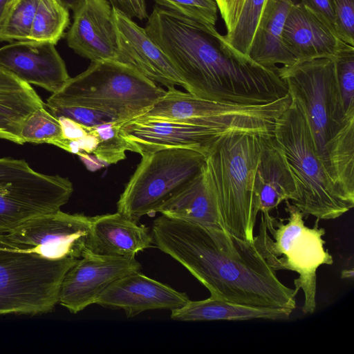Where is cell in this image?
<instances>
[{
    "label": "cell",
    "instance_id": "cell-1",
    "mask_svg": "<svg viewBox=\"0 0 354 354\" xmlns=\"http://www.w3.org/2000/svg\"><path fill=\"white\" fill-rule=\"evenodd\" d=\"M145 30L168 58L191 94L222 103L259 105L285 97L274 68L235 49L215 26L156 5Z\"/></svg>",
    "mask_w": 354,
    "mask_h": 354
},
{
    "label": "cell",
    "instance_id": "cell-2",
    "mask_svg": "<svg viewBox=\"0 0 354 354\" xmlns=\"http://www.w3.org/2000/svg\"><path fill=\"white\" fill-rule=\"evenodd\" d=\"M153 243L183 265L210 297L257 308H296L298 290L284 285L253 241L227 231L162 215L154 220Z\"/></svg>",
    "mask_w": 354,
    "mask_h": 354
},
{
    "label": "cell",
    "instance_id": "cell-3",
    "mask_svg": "<svg viewBox=\"0 0 354 354\" xmlns=\"http://www.w3.org/2000/svg\"><path fill=\"white\" fill-rule=\"evenodd\" d=\"M277 71L305 116L327 173L354 201V115L344 112L333 59L296 62Z\"/></svg>",
    "mask_w": 354,
    "mask_h": 354
},
{
    "label": "cell",
    "instance_id": "cell-4",
    "mask_svg": "<svg viewBox=\"0 0 354 354\" xmlns=\"http://www.w3.org/2000/svg\"><path fill=\"white\" fill-rule=\"evenodd\" d=\"M266 136L229 131L216 141L205 160L207 177L227 232L250 241H253L259 212L254 178Z\"/></svg>",
    "mask_w": 354,
    "mask_h": 354
},
{
    "label": "cell",
    "instance_id": "cell-5",
    "mask_svg": "<svg viewBox=\"0 0 354 354\" xmlns=\"http://www.w3.org/2000/svg\"><path fill=\"white\" fill-rule=\"evenodd\" d=\"M166 91L116 61L91 62L48 98L46 106H80L104 111L122 124L147 111Z\"/></svg>",
    "mask_w": 354,
    "mask_h": 354
},
{
    "label": "cell",
    "instance_id": "cell-6",
    "mask_svg": "<svg viewBox=\"0 0 354 354\" xmlns=\"http://www.w3.org/2000/svg\"><path fill=\"white\" fill-rule=\"evenodd\" d=\"M273 133L296 179L298 196L292 205L304 217L334 219L353 207L354 201L327 173L317 153L305 116L295 100L277 120Z\"/></svg>",
    "mask_w": 354,
    "mask_h": 354
},
{
    "label": "cell",
    "instance_id": "cell-7",
    "mask_svg": "<svg viewBox=\"0 0 354 354\" xmlns=\"http://www.w3.org/2000/svg\"><path fill=\"white\" fill-rule=\"evenodd\" d=\"M286 203L287 223L270 212H261L259 232L254 236L253 242L274 272L286 270L298 274L294 284L304 293L301 310L305 314H311L316 308L317 268L332 265L333 259L324 247L325 230L317 223L313 227L305 225L300 210L288 201Z\"/></svg>",
    "mask_w": 354,
    "mask_h": 354
},
{
    "label": "cell",
    "instance_id": "cell-8",
    "mask_svg": "<svg viewBox=\"0 0 354 354\" xmlns=\"http://www.w3.org/2000/svg\"><path fill=\"white\" fill-rule=\"evenodd\" d=\"M77 260L18 249L0 234V315L51 311L59 303L64 277Z\"/></svg>",
    "mask_w": 354,
    "mask_h": 354
},
{
    "label": "cell",
    "instance_id": "cell-9",
    "mask_svg": "<svg viewBox=\"0 0 354 354\" xmlns=\"http://www.w3.org/2000/svg\"><path fill=\"white\" fill-rule=\"evenodd\" d=\"M206 156L187 148H169L142 156L117 203V210L138 222L152 216L203 168Z\"/></svg>",
    "mask_w": 354,
    "mask_h": 354
},
{
    "label": "cell",
    "instance_id": "cell-10",
    "mask_svg": "<svg viewBox=\"0 0 354 354\" xmlns=\"http://www.w3.org/2000/svg\"><path fill=\"white\" fill-rule=\"evenodd\" d=\"M73 191L68 178L35 171L24 160L0 158V234L59 210Z\"/></svg>",
    "mask_w": 354,
    "mask_h": 354
},
{
    "label": "cell",
    "instance_id": "cell-11",
    "mask_svg": "<svg viewBox=\"0 0 354 354\" xmlns=\"http://www.w3.org/2000/svg\"><path fill=\"white\" fill-rule=\"evenodd\" d=\"M92 217L60 209L25 221L3 237L15 248L50 259H80L86 250Z\"/></svg>",
    "mask_w": 354,
    "mask_h": 354
},
{
    "label": "cell",
    "instance_id": "cell-12",
    "mask_svg": "<svg viewBox=\"0 0 354 354\" xmlns=\"http://www.w3.org/2000/svg\"><path fill=\"white\" fill-rule=\"evenodd\" d=\"M229 131L184 121L140 118L124 123L120 128L131 151L141 156L169 148L191 149L207 156L216 141Z\"/></svg>",
    "mask_w": 354,
    "mask_h": 354
},
{
    "label": "cell",
    "instance_id": "cell-13",
    "mask_svg": "<svg viewBox=\"0 0 354 354\" xmlns=\"http://www.w3.org/2000/svg\"><path fill=\"white\" fill-rule=\"evenodd\" d=\"M141 268L136 258L99 255L86 250L64 277L59 303L77 313L94 304L112 282Z\"/></svg>",
    "mask_w": 354,
    "mask_h": 354
},
{
    "label": "cell",
    "instance_id": "cell-14",
    "mask_svg": "<svg viewBox=\"0 0 354 354\" xmlns=\"http://www.w3.org/2000/svg\"><path fill=\"white\" fill-rule=\"evenodd\" d=\"M68 46L91 62L120 60L113 7L107 0H84L73 12Z\"/></svg>",
    "mask_w": 354,
    "mask_h": 354
},
{
    "label": "cell",
    "instance_id": "cell-15",
    "mask_svg": "<svg viewBox=\"0 0 354 354\" xmlns=\"http://www.w3.org/2000/svg\"><path fill=\"white\" fill-rule=\"evenodd\" d=\"M0 66L24 82L52 93L71 78L55 44L50 42L25 40L0 47Z\"/></svg>",
    "mask_w": 354,
    "mask_h": 354
},
{
    "label": "cell",
    "instance_id": "cell-16",
    "mask_svg": "<svg viewBox=\"0 0 354 354\" xmlns=\"http://www.w3.org/2000/svg\"><path fill=\"white\" fill-rule=\"evenodd\" d=\"M189 300L186 293L147 277L140 270L112 282L95 304L106 308L122 309L127 317L131 318L149 310L177 309Z\"/></svg>",
    "mask_w": 354,
    "mask_h": 354
},
{
    "label": "cell",
    "instance_id": "cell-17",
    "mask_svg": "<svg viewBox=\"0 0 354 354\" xmlns=\"http://www.w3.org/2000/svg\"><path fill=\"white\" fill-rule=\"evenodd\" d=\"M114 22L120 53V62L167 88L184 83L174 66L147 34L131 18L113 7Z\"/></svg>",
    "mask_w": 354,
    "mask_h": 354
},
{
    "label": "cell",
    "instance_id": "cell-18",
    "mask_svg": "<svg viewBox=\"0 0 354 354\" xmlns=\"http://www.w3.org/2000/svg\"><path fill=\"white\" fill-rule=\"evenodd\" d=\"M282 41L296 62L333 59L346 44L300 3H295L287 15Z\"/></svg>",
    "mask_w": 354,
    "mask_h": 354
},
{
    "label": "cell",
    "instance_id": "cell-19",
    "mask_svg": "<svg viewBox=\"0 0 354 354\" xmlns=\"http://www.w3.org/2000/svg\"><path fill=\"white\" fill-rule=\"evenodd\" d=\"M253 190L261 212H270L283 201L290 200L293 203L297 198L295 177L274 133L263 138Z\"/></svg>",
    "mask_w": 354,
    "mask_h": 354
},
{
    "label": "cell",
    "instance_id": "cell-20",
    "mask_svg": "<svg viewBox=\"0 0 354 354\" xmlns=\"http://www.w3.org/2000/svg\"><path fill=\"white\" fill-rule=\"evenodd\" d=\"M117 212L92 217L86 250L99 255L136 258L153 247L147 227Z\"/></svg>",
    "mask_w": 354,
    "mask_h": 354
},
{
    "label": "cell",
    "instance_id": "cell-21",
    "mask_svg": "<svg viewBox=\"0 0 354 354\" xmlns=\"http://www.w3.org/2000/svg\"><path fill=\"white\" fill-rule=\"evenodd\" d=\"M158 212L208 229L227 231L207 177L205 162L199 173L162 205Z\"/></svg>",
    "mask_w": 354,
    "mask_h": 354
},
{
    "label": "cell",
    "instance_id": "cell-22",
    "mask_svg": "<svg viewBox=\"0 0 354 354\" xmlns=\"http://www.w3.org/2000/svg\"><path fill=\"white\" fill-rule=\"evenodd\" d=\"M294 3L292 0H266L248 53L257 64L274 68L278 64L296 62L282 41L285 21Z\"/></svg>",
    "mask_w": 354,
    "mask_h": 354
},
{
    "label": "cell",
    "instance_id": "cell-23",
    "mask_svg": "<svg viewBox=\"0 0 354 354\" xmlns=\"http://www.w3.org/2000/svg\"><path fill=\"white\" fill-rule=\"evenodd\" d=\"M42 107L44 103L30 84L0 66V138L23 145L24 122Z\"/></svg>",
    "mask_w": 354,
    "mask_h": 354
},
{
    "label": "cell",
    "instance_id": "cell-24",
    "mask_svg": "<svg viewBox=\"0 0 354 354\" xmlns=\"http://www.w3.org/2000/svg\"><path fill=\"white\" fill-rule=\"evenodd\" d=\"M291 313L289 310L252 307L209 297L200 301L189 300L182 307L171 310L170 317L183 322L286 320Z\"/></svg>",
    "mask_w": 354,
    "mask_h": 354
},
{
    "label": "cell",
    "instance_id": "cell-25",
    "mask_svg": "<svg viewBox=\"0 0 354 354\" xmlns=\"http://www.w3.org/2000/svg\"><path fill=\"white\" fill-rule=\"evenodd\" d=\"M69 24L68 8L61 0H39L29 40L56 44Z\"/></svg>",
    "mask_w": 354,
    "mask_h": 354
},
{
    "label": "cell",
    "instance_id": "cell-26",
    "mask_svg": "<svg viewBox=\"0 0 354 354\" xmlns=\"http://www.w3.org/2000/svg\"><path fill=\"white\" fill-rule=\"evenodd\" d=\"M266 0H242L233 29L224 35L237 50L248 55Z\"/></svg>",
    "mask_w": 354,
    "mask_h": 354
},
{
    "label": "cell",
    "instance_id": "cell-27",
    "mask_svg": "<svg viewBox=\"0 0 354 354\" xmlns=\"http://www.w3.org/2000/svg\"><path fill=\"white\" fill-rule=\"evenodd\" d=\"M39 0H16L0 24V41L29 40Z\"/></svg>",
    "mask_w": 354,
    "mask_h": 354
},
{
    "label": "cell",
    "instance_id": "cell-28",
    "mask_svg": "<svg viewBox=\"0 0 354 354\" xmlns=\"http://www.w3.org/2000/svg\"><path fill=\"white\" fill-rule=\"evenodd\" d=\"M123 124L107 122L88 127L97 138L98 144L93 153L96 160L106 165L115 164L126 158V151L131 147L120 132Z\"/></svg>",
    "mask_w": 354,
    "mask_h": 354
},
{
    "label": "cell",
    "instance_id": "cell-29",
    "mask_svg": "<svg viewBox=\"0 0 354 354\" xmlns=\"http://www.w3.org/2000/svg\"><path fill=\"white\" fill-rule=\"evenodd\" d=\"M20 136L24 143H48L55 146L63 138L59 120L45 107L37 109L25 120Z\"/></svg>",
    "mask_w": 354,
    "mask_h": 354
},
{
    "label": "cell",
    "instance_id": "cell-30",
    "mask_svg": "<svg viewBox=\"0 0 354 354\" xmlns=\"http://www.w3.org/2000/svg\"><path fill=\"white\" fill-rule=\"evenodd\" d=\"M333 60L344 112L354 115V46L346 44Z\"/></svg>",
    "mask_w": 354,
    "mask_h": 354
},
{
    "label": "cell",
    "instance_id": "cell-31",
    "mask_svg": "<svg viewBox=\"0 0 354 354\" xmlns=\"http://www.w3.org/2000/svg\"><path fill=\"white\" fill-rule=\"evenodd\" d=\"M156 5L183 16L215 26L218 7L214 0H153Z\"/></svg>",
    "mask_w": 354,
    "mask_h": 354
},
{
    "label": "cell",
    "instance_id": "cell-32",
    "mask_svg": "<svg viewBox=\"0 0 354 354\" xmlns=\"http://www.w3.org/2000/svg\"><path fill=\"white\" fill-rule=\"evenodd\" d=\"M48 108L56 118H67L87 128L107 122H118L116 118L107 113L84 106H53Z\"/></svg>",
    "mask_w": 354,
    "mask_h": 354
},
{
    "label": "cell",
    "instance_id": "cell-33",
    "mask_svg": "<svg viewBox=\"0 0 354 354\" xmlns=\"http://www.w3.org/2000/svg\"><path fill=\"white\" fill-rule=\"evenodd\" d=\"M338 37L354 46V0H331Z\"/></svg>",
    "mask_w": 354,
    "mask_h": 354
},
{
    "label": "cell",
    "instance_id": "cell-34",
    "mask_svg": "<svg viewBox=\"0 0 354 354\" xmlns=\"http://www.w3.org/2000/svg\"><path fill=\"white\" fill-rule=\"evenodd\" d=\"M299 3L312 12L337 36L331 0H301Z\"/></svg>",
    "mask_w": 354,
    "mask_h": 354
},
{
    "label": "cell",
    "instance_id": "cell-35",
    "mask_svg": "<svg viewBox=\"0 0 354 354\" xmlns=\"http://www.w3.org/2000/svg\"><path fill=\"white\" fill-rule=\"evenodd\" d=\"M109 3L130 18L144 20L148 17L145 0H107Z\"/></svg>",
    "mask_w": 354,
    "mask_h": 354
},
{
    "label": "cell",
    "instance_id": "cell-36",
    "mask_svg": "<svg viewBox=\"0 0 354 354\" xmlns=\"http://www.w3.org/2000/svg\"><path fill=\"white\" fill-rule=\"evenodd\" d=\"M221 17L225 21L227 32H230L234 26L242 0H214Z\"/></svg>",
    "mask_w": 354,
    "mask_h": 354
},
{
    "label": "cell",
    "instance_id": "cell-37",
    "mask_svg": "<svg viewBox=\"0 0 354 354\" xmlns=\"http://www.w3.org/2000/svg\"><path fill=\"white\" fill-rule=\"evenodd\" d=\"M57 118L61 124L64 138L70 140H77L87 133L86 127L80 124L64 117Z\"/></svg>",
    "mask_w": 354,
    "mask_h": 354
},
{
    "label": "cell",
    "instance_id": "cell-38",
    "mask_svg": "<svg viewBox=\"0 0 354 354\" xmlns=\"http://www.w3.org/2000/svg\"><path fill=\"white\" fill-rule=\"evenodd\" d=\"M16 0H0V24Z\"/></svg>",
    "mask_w": 354,
    "mask_h": 354
},
{
    "label": "cell",
    "instance_id": "cell-39",
    "mask_svg": "<svg viewBox=\"0 0 354 354\" xmlns=\"http://www.w3.org/2000/svg\"><path fill=\"white\" fill-rule=\"evenodd\" d=\"M64 4L74 12L82 4L84 0H61Z\"/></svg>",
    "mask_w": 354,
    "mask_h": 354
},
{
    "label": "cell",
    "instance_id": "cell-40",
    "mask_svg": "<svg viewBox=\"0 0 354 354\" xmlns=\"http://www.w3.org/2000/svg\"><path fill=\"white\" fill-rule=\"evenodd\" d=\"M354 276V270L351 269H344L341 272V278L344 279H352Z\"/></svg>",
    "mask_w": 354,
    "mask_h": 354
}]
</instances>
